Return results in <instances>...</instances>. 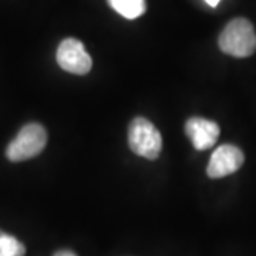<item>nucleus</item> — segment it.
Returning a JSON list of instances; mask_svg holds the SVG:
<instances>
[{
	"label": "nucleus",
	"mask_w": 256,
	"mask_h": 256,
	"mask_svg": "<svg viewBox=\"0 0 256 256\" xmlns=\"http://www.w3.org/2000/svg\"><path fill=\"white\" fill-rule=\"evenodd\" d=\"M57 63L64 72L72 74L84 76L92 67V60L90 54L86 52V47L80 40L68 37L64 38L57 48Z\"/></svg>",
	"instance_id": "obj_4"
},
{
	"label": "nucleus",
	"mask_w": 256,
	"mask_h": 256,
	"mask_svg": "<svg viewBox=\"0 0 256 256\" xmlns=\"http://www.w3.org/2000/svg\"><path fill=\"white\" fill-rule=\"evenodd\" d=\"M128 146L134 154L154 161L161 154L162 137L150 120L136 117L128 127Z\"/></svg>",
	"instance_id": "obj_2"
},
{
	"label": "nucleus",
	"mask_w": 256,
	"mask_h": 256,
	"mask_svg": "<svg viewBox=\"0 0 256 256\" xmlns=\"http://www.w3.org/2000/svg\"><path fill=\"white\" fill-rule=\"evenodd\" d=\"M245 161L242 150L230 144L218 146L212 156L206 168V174L210 178L218 180L236 172Z\"/></svg>",
	"instance_id": "obj_5"
},
{
	"label": "nucleus",
	"mask_w": 256,
	"mask_h": 256,
	"mask_svg": "<svg viewBox=\"0 0 256 256\" xmlns=\"http://www.w3.org/2000/svg\"><path fill=\"white\" fill-rule=\"evenodd\" d=\"M107 2L118 14L130 20L142 16L146 10V0H107Z\"/></svg>",
	"instance_id": "obj_7"
},
{
	"label": "nucleus",
	"mask_w": 256,
	"mask_h": 256,
	"mask_svg": "<svg viewBox=\"0 0 256 256\" xmlns=\"http://www.w3.org/2000/svg\"><path fill=\"white\" fill-rule=\"evenodd\" d=\"M53 256H77L74 252L72 250H58V252H56Z\"/></svg>",
	"instance_id": "obj_9"
},
{
	"label": "nucleus",
	"mask_w": 256,
	"mask_h": 256,
	"mask_svg": "<svg viewBox=\"0 0 256 256\" xmlns=\"http://www.w3.org/2000/svg\"><path fill=\"white\" fill-rule=\"evenodd\" d=\"M47 144L46 128L42 124L30 122L18 132L6 148V156L12 162H20L37 156Z\"/></svg>",
	"instance_id": "obj_3"
},
{
	"label": "nucleus",
	"mask_w": 256,
	"mask_h": 256,
	"mask_svg": "<svg viewBox=\"0 0 256 256\" xmlns=\"http://www.w3.org/2000/svg\"><path fill=\"white\" fill-rule=\"evenodd\" d=\"M24 245L9 234L0 230V256H24Z\"/></svg>",
	"instance_id": "obj_8"
},
{
	"label": "nucleus",
	"mask_w": 256,
	"mask_h": 256,
	"mask_svg": "<svg viewBox=\"0 0 256 256\" xmlns=\"http://www.w3.org/2000/svg\"><path fill=\"white\" fill-rule=\"evenodd\" d=\"M205 2H206V3L210 4V8H216V6L220 4V0H205Z\"/></svg>",
	"instance_id": "obj_10"
},
{
	"label": "nucleus",
	"mask_w": 256,
	"mask_h": 256,
	"mask_svg": "<svg viewBox=\"0 0 256 256\" xmlns=\"http://www.w3.org/2000/svg\"><path fill=\"white\" fill-rule=\"evenodd\" d=\"M220 48L232 57H249L256 52V32L248 18L230 20L220 32L218 38Z\"/></svg>",
	"instance_id": "obj_1"
},
{
	"label": "nucleus",
	"mask_w": 256,
	"mask_h": 256,
	"mask_svg": "<svg viewBox=\"0 0 256 256\" xmlns=\"http://www.w3.org/2000/svg\"><path fill=\"white\" fill-rule=\"evenodd\" d=\"M220 132V126L216 122L202 117H191L185 122V134L198 151H205L215 146Z\"/></svg>",
	"instance_id": "obj_6"
}]
</instances>
